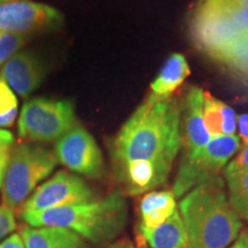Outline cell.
<instances>
[{"instance_id": "cell-17", "label": "cell", "mask_w": 248, "mask_h": 248, "mask_svg": "<svg viewBox=\"0 0 248 248\" xmlns=\"http://www.w3.org/2000/svg\"><path fill=\"white\" fill-rule=\"evenodd\" d=\"M141 228L155 229L163 224L177 209L172 191H153L145 194L140 201Z\"/></svg>"}, {"instance_id": "cell-13", "label": "cell", "mask_w": 248, "mask_h": 248, "mask_svg": "<svg viewBox=\"0 0 248 248\" xmlns=\"http://www.w3.org/2000/svg\"><path fill=\"white\" fill-rule=\"evenodd\" d=\"M116 178L129 195H138L159 187L167 182L171 170L150 161H135L114 170Z\"/></svg>"}, {"instance_id": "cell-5", "label": "cell", "mask_w": 248, "mask_h": 248, "mask_svg": "<svg viewBox=\"0 0 248 248\" xmlns=\"http://www.w3.org/2000/svg\"><path fill=\"white\" fill-rule=\"evenodd\" d=\"M76 125L75 107L70 100L36 98L21 110L18 135L30 141H58Z\"/></svg>"}, {"instance_id": "cell-7", "label": "cell", "mask_w": 248, "mask_h": 248, "mask_svg": "<svg viewBox=\"0 0 248 248\" xmlns=\"http://www.w3.org/2000/svg\"><path fill=\"white\" fill-rule=\"evenodd\" d=\"M191 32L195 45L216 59L245 32L217 2L206 1L194 12Z\"/></svg>"}, {"instance_id": "cell-27", "label": "cell", "mask_w": 248, "mask_h": 248, "mask_svg": "<svg viewBox=\"0 0 248 248\" xmlns=\"http://www.w3.org/2000/svg\"><path fill=\"white\" fill-rule=\"evenodd\" d=\"M243 170H248V144L245 145L239 155L228 164L224 171H243Z\"/></svg>"}, {"instance_id": "cell-10", "label": "cell", "mask_w": 248, "mask_h": 248, "mask_svg": "<svg viewBox=\"0 0 248 248\" xmlns=\"http://www.w3.org/2000/svg\"><path fill=\"white\" fill-rule=\"evenodd\" d=\"M62 21L57 8L28 0H11L0 4V31L27 36L53 29Z\"/></svg>"}, {"instance_id": "cell-9", "label": "cell", "mask_w": 248, "mask_h": 248, "mask_svg": "<svg viewBox=\"0 0 248 248\" xmlns=\"http://www.w3.org/2000/svg\"><path fill=\"white\" fill-rule=\"evenodd\" d=\"M55 156L59 162L88 178L104 175L102 154L94 138L88 130L76 125L55 144Z\"/></svg>"}, {"instance_id": "cell-25", "label": "cell", "mask_w": 248, "mask_h": 248, "mask_svg": "<svg viewBox=\"0 0 248 248\" xmlns=\"http://www.w3.org/2000/svg\"><path fill=\"white\" fill-rule=\"evenodd\" d=\"M221 111L223 117V136H233L237 129V115L230 106L221 101Z\"/></svg>"}, {"instance_id": "cell-31", "label": "cell", "mask_w": 248, "mask_h": 248, "mask_svg": "<svg viewBox=\"0 0 248 248\" xmlns=\"http://www.w3.org/2000/svg\"><path fill=\"white\" fill-rule=\"evenodd\" d=\"M108 248H133V246L129 240H120L115 244L110 245Z\"/></svg>"}, {"instance_id": "cell-19", "label": "cell", "mask_w": 248, "mask_h": 248, "mask_svg": "<svg viewBox=\"0 0 248 248\" xmlns=\"http://www.w3.org/2000/svg\"><path fill=\"white\" fill-rule=\"evenodd\" d=\"M216 60L248 80V33L239 37Z\"/></svg>"}, {"instance_id": "cell-18", "label": "cell", "mask_w": 248, "mask_h": 248, "mask_svg": "<svg viewBox=\"0 0 248 248\" xmlns=\"http://www.w3.org/2000/svg\"><path fill=\"white\" fill-rule=\"evenodd\" d=\"M229 187V202L241 219L248 222V170L224 171Z\"/></svg>"}, {"instance_id": "cell-15", "label": "cell", "mask_w": 248, "mask_h": 248, "mask_svg": "<svg viewBox=\"0 0 248 248\" xmlns=\"http://www.w3.org/2000/svg\"><path fill=\"white\" fill-rule=\"evenodd\" d=\"M191 74L185 57L181 53H172L164 62L159 75L151 84L148 100L163 101L171 98L172 93L183 84Z\"/></svg>"}, {"instance_id": "cell-12", "label": "cell", "mask_w": 248, "mask_h": 248, "mask_svg": "<svg viewBox=\"0 0 248 248\" xmlns=\"http://www.w3.org/2000/svg\"><path fill=\"white\" fill-rule=\"evenodd\" d=\"M44 74V66L35 54L29 51H20L2 66L0 79L4 80L15 94L28 98L42 84Z\"/></svg>"}, {"instance_id": "cell-30", "label": "cell", "mask_w": 248, "mask_h": 248, "mask_svg": "<svg viewBox=\"0 0 248 248\" xmlns=\"http://www.w3.org/2000/svg\"><path fill=\"white\" fill-rule=\"evenodd\" d=\"M230 248H248V230H243Z\"/></svg>"}, {"instance_id": "cell-6", "label": "cell", "mask_w": 248, "mask_h": 248, "mask_svg": "<svg viewBox=\"0 0 248 248\" xmlns=\"http://www.w3.org/2000/svg\"><path fill=\"white\" fill-rule=\"evenodd\" d=\"M239 147V138L234 135L210 139L193 160L179 164L172 188L175 197L182 198L195 186L219 176V171Z\"/></svg>"}, {"instance_id": "cell-23", "label": "cell", "mask_w": 248, "mask_h": 248, "mask_svg": "<svg viewBox=\"0 0 248 248\" xmlns=\"http://www.w3.org/2000/svg\"><path fill=\"white\" fill-rule=\"evenodd\" d=\"M14 146L13 135L7 130L0 129V188L4 182L6 168Z\"/></svg>"}, {"instance_id": "cell-24", "label": "cell", "mask_w": 248, "mask_h": 248, "mask_svg": "<svg viewBox=\"0 0 248 248\" xmlns=\"http://www.w3.org/2000/svg\"><path fill=\"white\" fill-rule=\"evenodd\" d=\"M214 2H217V4L221 6L226 13H228L229 16L237 23V26L239 27L245 33H248V6L230 4V2L222 1V0Z\"/></svg>"}, {"instance_id": "cell-21", "label": "cell", "mask_w": 248, "mask_h": 248, "mask_svg": "<svg viewBox=\"0 0 248 248\" xmlns=\"http://www.w3.org/2000/svg\"><path fill=\"white\" fill-rule=\"evenodd\" d=\"M17 98L12 89L0 79V128L11 126L16 119Z\"/></svg>"}, {"instance_id": "cell-28", "label": "cell", "mask_w": 248, "mask_h": 248, "mask_svg": "<svg viewBox=\"0 0 248 248\" xmlns=\"http://www.w3.org/2000/svg\"><path fill=\"white\" fill-rule=\"evenodd\" d=\"M0 248H26L20 234L14 233L0 244Z\"/></svg>"}, {"instance_id": "cell-3", "label": "cell", "mask_w": 248, "mask_h": 248, "mask_svg": "<svg viewBox=\"0 0 248 248\" xmlns=\"http://www.w3.org/2000/svg\"><path fill=\"white\" fill-rule=\"evenodd\" d=\"M21 217L30 226L68 229L93 244H106L123 230L128 207L122 193L117 191L93 202L21 213Z\"/></svg>"}, {"instance_id": "cell-2", "label": "cell", "mask_w": 248, "mask_h": 248, "mask_svg": "<svg viewBox=\"0 0 248 248\" xmlns=\"http://www.w3.org/2000/svg\"><path fill=\"white\" fill-rule=\"evenodd\" d=\"M187 248H228L240 234L243 223L229 202L221 176L195 186L178 207Z\"/></svg>"}, {"instance_id": "cell-29", "label": "cell", "mask_w": 248, "mask_h": 248, "mask_svg": "<svg viewBox=\"0 0 248 248\" xmlns=\"http://www.w3.org/2000/svg\"><path fill=\"white\" fill-rule=\"evenodd\" d=\"M238 124H239L240 138L244 145L248 144V114H243L238 116Z\"/></svg>"}, {"instance_id": "cell-32", "label": "cell", "mask_w": 248, "mask_h": 248, "mask_svg": "<svg viewBox=\"0 0 248 248\" xmlns=\"http://www.w3.org/2000/svg\"><path fill=\"white\" fill-rule=\"evenodd\" d=\"M222 1L230 2V4H235L240 6H248V0H222Z\"/></svg>"}, {"instance_id": "cell-1", "label": "cell", "mask_w": 248, "mask_h": 248, "mask_svg": "<svg viewBox=\"0 0 248 248\" xmlns=\"http://www.w3.org/2000/svg\"><path fill=\"white\" fill-rule=\"evenodd\" d=\"M182 106L177 99H146L124 123L111 146L114 170L135 161H150L171 170L182 147Z\"/></svg>"}, {"instance_id": "cell-20", "label": "cell", "mask_w": 248, "mask_h": 248, "mask_svg": "<svg viewBox=\"0 0 248 248\" xmlns=\"http://www.w3.org/2000/svg\"><path fill=\"white\" fill-rule=\"evenodd\" d=\"M202 116L204 126L212 138L223 136V117L221 111V101L213 97L209 92H203Z\"/></svg>"}, {"instance_id": "cell-16", "label": "cell", "mask_w": 248, "mask_h": 248, "mask_svg": "<svg viewBox=\"0 0 248 248\" xmlns=\"http://www.w3.org/2000/svg\"><path fill=\"white\" fill-rule=\"evenodd\" d=\"M144 239L152 248H187V235L179 210L155 229L141 228Z\"/></svg>"}, {"instance_id": "cell-8", "label": "cell", "mask_w": 248, "mask_h": 248, "mask_svg": "<svg viewBox=\"0 0 248 248\" xmlns=\"http://www.w3.org/2000/svg\"><path fill=\"white\" fill-rule=\"evenodd\" d=\"M93 201H95L94 192L82 178L70 172L59 171L28 198L21 213L44 212L58 207Z\"/></svg>"}, {"instance_id": "cell-14", "label": "cell", "mask_w": 248, "mask_h": 248, "mask_svg": "<svg viewBox=\"0 0 248 248\" xmlns=\"http://www.w3.org/2000/svg\"><path fill=\"white\" fill-rule=\"evenodd\" d=\"M20 235L26 248H86L85 240L76 232L51 226H24Z\"/></svg>"}, {"instance_id": "cell-26", "label": "cell", "mask_w": 248, "mask_h": 248, "mask_svg": "<svg viewBox=\"0 0 248 248\" xmlns=\"http://www.w3.org/2000/svg\"><path fill=\"white\" fill-rule=\"evenodd\" d=\"M16 228L13 210L5 206H0V239Z\"/></svg>"}, {"instance_id": "cell-34", "label": "cell", "mask_w": 248, "mask_h": 248, "mask_svg": "<svg viewBox=\"0 0 248 248\" xmlns=\"http://www.w3.org/2000/svg\"><path fill=\"white\" fill-rule=\"evenodd\" d=\"M208 1H218V0H208Z\"/></svg>"}, {"instance_id": "cell-33", "label": "cell", "mask_w": 248, "mask_h": 248, "mask_svg": "<svg viewBox=\"0 0 248 248\" xmlns=\"http://www.w3.org/2000/svg\"><path fill=\"white\" fill-rule=\"evenodd\" d=\"M7 1H11V0H0V4H4V2H7Z\"/></svg>"}, {"instance_id": "cell-4", "label": "cell", "mask_w": 248, "mask_h": 248, "mask_svg": "<svg viewBox=\"0 0 248 248\" xmlns=\"http://www.w3.org/2000/svg\"><path fill=\"white\" fill-rule=\"evenodd\" d=\"M57 164V156L47 148L32 144L15 145L1 185L4 206L17 209Z\"/></svg>"}, {"instance_id": "cell-22", "label": "cell", "mask_w": 248, "mask_h": 248, "mask_svg": "<svg viewBox=\"0 0 248 248\" xmlns=\"http://www.w3.org/2000/svg\"><path fill=\"white\" fill-rule=\"evenodd\" d=\"M26 42L27 36L0 31V66L5 64L9 59L20 52Z\"/></svg>"}, {"instance_id": "cell-11", "label": "cell", "mask_w": 248, "mask_h": 248, "mask_svg": "<svg viewBox=\"0 0 248 248\" xmlns=\"http://www.w3.org/2000/svg\"><path fill=\"white\" fill-rule=\"evenodd\" d=\"M203 91L198 86H191L183 102V128L181 163L190 162L207 146L210 136L204 126L203 116Z\"/></svg>"}]
</instances>
